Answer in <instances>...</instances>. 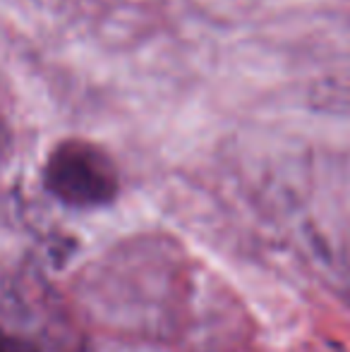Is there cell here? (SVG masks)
<instances>
[{
    "label": "cell",
    "mask_w": 350,
    "mask_h": 352,
    "mask_svg": "<svg viewBox=\"0 0 350 352\" xmlns=\"http://www.w3.org/2000/svg\"><path fill=\"white\" fill-rule=\"evenodd\" d=\"M43 182L56 199L75 209L103 206L118 195V170L108 153L80 140L63 142L53 148Z\"/></svg>",
    "instance_id": "1"
},
{
    "label": "cell",
    "mask_w": 350,
    "mask_h": 352,
    "mask_svg": "<svg viewBox=\"0 0 350 352\" xmlns=\"http://www.w3.org/2000/svg\"><path fill=\"white\" fill-rule=\"evenodd\" d=\"M0 352H39V348L19 336H10L8 331L0 329Z\"/></svg>",
    "instance_id": "2"
}]
</instances>
